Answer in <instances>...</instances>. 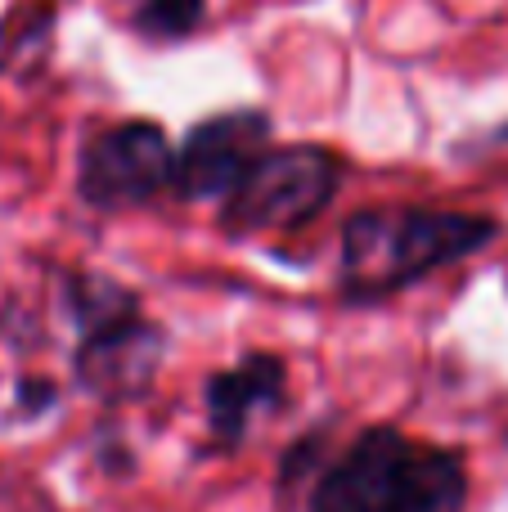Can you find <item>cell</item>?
I'll return each mask as SVG.
<instances>
[{"mask_svg": "<svg viewBox=\"0 0 508 512\" xmlns=\"http://www.w3.org/2000/svg\"><path fill=\"white\" fill-rule=\"evenodd\" d=\"M500 234L491 216L374 207L356 212L342 234V288L351 297H387L437 265L464 261Z\"/></svg>", "mask_w": 508, "mask_h": 512, "instance_id": "obj_1", "label": "cell"}, {"mask_svg": "<svg viewBox=\"0 0 508 512\" xmlns=\"http://www.w3.org/2000/svg\"><path fill=\"white\" fill-rule=\"evenodd\" d=\"M338 194V162L320 144L297 149H266L252 167L234 180L225 194V230L257 234V230H297L315 221Z\"/></svg>", "mask_w": 508, "mask_h": 512, "instance_id": "obj_2", "label": "cell"}, {"mask_svg": "<svg viewBox=\"0 0 508 512\" xmlns=\"http://www.w3.org/2000/svg\"><path fill=\"white\" fill-rule=\"evenodd\" d=\"M176 167L167 135L149 122H122L113 131L95 135L90 149L81 153V176L77 189L90 207L99 212H122V207H140L153 194H162Z\"/></svg>", "mask_w": 508, "mask_h": 512, "instance_id": "obj_3", "label": "cell"}, {"mask_svg": "<svg viewBox=\"0 0 508 512\" xmlns=\"http://www.w3.org/2000/svg\"><path fill=\"white\" fill-rule=\"evenodd\" d=\"M270 140V117L261 108H239V113H221L198 122L185 135V149L176 153V194L189 203L203 198H221L234 189V180L252 167V158L261 153V144Z\"/></svg>", "mask_w": 508, "mask_h": 512, "instance_id": "obj_4", "label": "cell"}, {"mask_svg": "<svg viewBox=\"0 0 508 512\" xmlns=\"http://www.w3.org/2000/svg\"><path fill=\"white\" fill-rule=\"evenodd\" d=\"M414 441L396 427H369L315 486V512H387L405 477Z\"/></svg>", "mask_w": 508, "mask_h": 512, "instance_id": "obj_5", "label": "cell"}, {"mask_svg": "<svg viewBox=\"0 0 508 512\" xmlns=\"http://www.w3.org/2000/svg\"><path fill=\"white\" fill-rule=\"evenodd\" d=\"M162 333L158 324L140 315L113 319L104 328H90L77 346V378L104 400H131L158 373Z\"/></svg>", "mask_w": 508, "mask_h": 512, "instance_id": "obj_6", "label": "cell"}, {"mask_svg": "<svg viewBox=\"0 0 508 512\" xmlns=\"http://www.w3.org/2000/svg\"><path fill=\"white\" fill-rule=\"evenodd\" d=\"M284 396V360L279 355H243L239 369L207 382V418L221 445H239L248 418Z\"/></svg>", "mask_w": 508, "mask_h": 512, "instance_id": "obj_7", "label": "cell"}, {"mask_svg": "<svg viewBox=\"0 0 508 512\" xmlns=\"http://www.w3.org/2000/svg\"><path fill=\"white\" fill-rule=\"evenodd\" d=\"M464 499H468V472L459 463V454L414 445L387 512H464Z\"/></svg>", "mask_w": 508, "mask_h": 512, "instance_id": "obj_8", "label": "cell"}, {"mask_svg": "<svg viewBox=\"0 0 508 512\" xmlns=\"http://www.w3.org/2000/svg\"><path fill=\"white\" fill-rule=\"evenodd\" d=\"M72 315H77L81 333H90V328H104L113 324V319H126V315H140V306H135V297L122 288V283L113 279H99V274H77L72 279Z\"/></svg>", "mask_w": 508, "mask_h": 512, "instance_id": "obj_9", "label": "cell"}, {"mask_svg": "<svg viewBox=\"0 0 508 512\" xmlns=\"http://www.w3.org/2000/svg\"><path fill=\"white\" fill-rule=\"evenodd\" d=\"M117 5L131 18L135 32L153 36V41H176L203 23L207 0H117Z\"/></svg>", "mask_w": 508, "mask_h": 512, "instance_id": "obj_10", "label": "cell"}]
</instances>
